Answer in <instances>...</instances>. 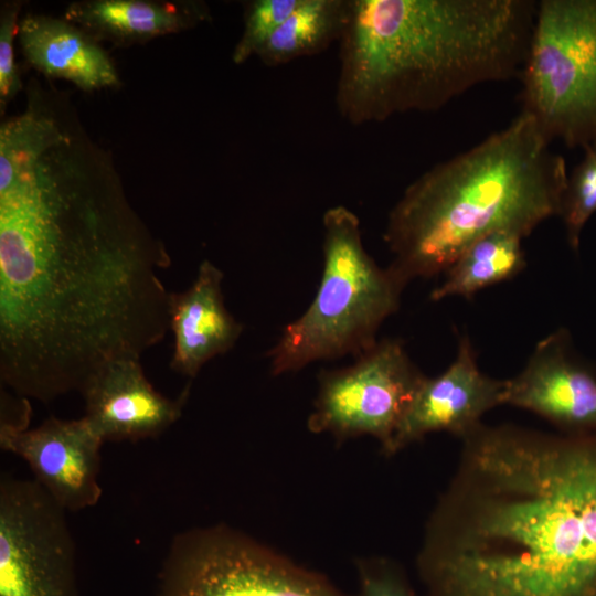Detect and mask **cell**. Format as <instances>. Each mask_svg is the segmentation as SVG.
I'll use <instances>...</instances> for the list:
<instances>
[{"mask_svg":"<svg viewBox=\"0 0 596 596\" xmlns=\"http://www.w3.org/2000/svg\"><path fill=\"white\" fill-rule=\"evenodd\" d=\"M66 512L34 479L1 476L0 596H77Z\"/></svg>","mask_w":596,"mask_h":596,"instance_id":"8","label":"cell"},{"mask_svg":"<svg viewBox=\"0 0 596 596\" xmlns=\"http://www.w3.org/2000/svg\"><path fill=\"white\" fill-rule=\"evenodd\" d=\"M164 244L117 175L53 116L0 128V376L22 398L81 393L170 329Z\"/></svg>","mask_w":596,"mask_h":596,"instance_id":"1","label":"cell"},{"mask_svg":"<svg viewBox=\"0 0 596 596\" xmlns=\"http://www.w3.org/2000/svg\"><path fill=\"white\" fill-rule=\"evenodd\" d=\"M302 0H254L246 6L244 28L235 45L232 60L235 64L245 63L260 49L300 6Z\"/></svg>","mask_w":596,"mask_h":596,"instance_id":"20","label":"cell"},{"mask_svg":"<svg viewBox=\"0 0 596 596\" xmlns=\"http://www.w3.org/2000/svg\"><path fill=\"white\" fill-rule=\"evenodd\" d=\"M351 0H302L257 54L267 66L318 54L339 42L349 21Z\"/></svg>","mask_w":596,"mask_h":596,"instance_id":"17","label":"cell"},{"mask_svg":"<svg viewBox=\"0 0 596 596\" xmlns=\"http://www.w3.org/2000/svg\"><path fill=\"white\" fill-rule=\"evenodd\" d=\"M355 567L360 588L356 596H417L403 568L387 557H361Z\"/></svg>","mask_w":596,"mask_h":596,"instance_id":"21","label":"cell"},{"mask_svg":"<svg viewBox=\"0 0 596 596\" xmlns=\"http://www.w3.org/2000/svg\"><path fill=\"white\" fill-rule=\"evenodd\" d=\"M502 405L529 411L563 434H596V368L561 328L540 340L523 369L505 380Z\"/></svg>","mask_w":596,"mask_h":596,"instance_id":"11","label":"cell"},{"mask_svg":"<svg viewBox=\"0 0 596 596\" xmlns=\"http://www.w3.org/2000/svg\"><path fill=\"white\" fill-rule=\"evenodd\" d=\"M18 39L28 63L45 76L70 81L83 91L119 84L108 54L65 19L28 14L19 22Z\"/></svg>","mask_w":596,"mask_h":596,"instance_id":"15","label":"cell"},{"mask_svg":"<svg viewBox=\"0 0 596 596\" xmlns=\"http://www.w3.org/2000/svg\"><path fill=\"white\" fill-rule=\"evenodd\" d=\"M525 265L521 236L510 232L486 235L444 273V280L429 298L433 301L449 297L471 298L485 288L513 278Z\"/></svg>","mask_w":596,"mask_h":596,"instance_id":"18","label":"cell"},{"mask_svg":"<svg viewBox=\"0 0 596 596\" xmlns=\"http://www.w3.org/2000/svg\"><path fill=\"white\" fill-rule=\"evenodd\" d=\"M323 270L307 310L268 351L273 375L320 360L359 356L376 344L381 324L400 307L406 285L365 251L360 220L344 205L322 217Z\"/></svg>","mask_w":596,"mask_h":596,"instance_id":"5","label":"cell"},{"mask_svg":"<svg viewBox=\"0 0 596 596\" xmlns=\"http://www.w3.org/2000/svg\"><path fill=\"white\" fill-rule=\"evenodd\" d=\"M505 380L485 374L467 334L460 336L456 358L434 377L424 376L385 451L390 457L436 432L462 439L490 409L502 405Z\"/></svg>","mask_w":596,"mask_h":596,"instance_id":"12","label":"cell"},{"mask_svg":"<svg viewBox=\"0 0 596 596\" xmlns=\"http://www.w3.org/2000/svg\"><path fill=\"white\" fill-rule=\"evenodd\" d=\"M103 444L84 416H51L33 428L28 424H0L1 449L23 459L33 479L67 512L92 508L99 501Z\"/></svg>","mask_w":596,"mask_h":596,"instance_id":"10","label":"cell"},{"mask_svg":"<svg viewBox=\"0 0 596 596\" xmlns=\"http://www.w3.org/2000/svg\"><path fill=\"white\" fill-rule=\"evenodd\" d=\"M583 150V159L567 177L560 214L567 243L575 253L587 221L596 213V141Z\"/></svg>","mask_w":596,"mask_h":596,"instance_id":"19","label":"cell"},{"mask_svg":"<svg viewBox=\"0 0 596 596\" xmlns=\"http://www.w3.org/2000/svg\"><path fill=\"white\" fill-rule=\"evenodd\" d=\"M550 143L521 111L505 128L419 175L389 214V268L404 285L437 276L486 235L523 238L560 216L568 173Z\"/></svg>","mask_w":596,"mask_h":596,"instance_id":"4","label":"cell"},{"mask_svg":"<svg viewBox=\"0 0 596 596\" xmlns=\"http://www.w3.org/2000/svg\"><path fill=\"white\" fill-rule=\"evenodd\" d=\"M536 3L351 0L339 41L338 113L355 126L381 123L520 75Z\"/></svg>","mask_w":596,"mask_h":596,"instance_id":"3","label":"cell"},{"mask_svg":"<svg viewBox=\"0 0 596 596\" xmlns=\"http://www.w3.org/2000/svg\"><path fill=\"white\" fill-rule=\"evenodd\" d=\"M416 557L424 596H596V434L481 423Z\"/></svg>","mask_w":596,"mask_h":596,"instance_id":"2","label":"cell"},{"mask_svg":"<svg viewBox=\"0 0 596 596\" xmlns=\"http://www.w3.org/2000/svg\"><path fill=\"white\" fill-rule=\"evenodd\" d=\"M83 415L105 441H138L163 434L181 416L187 387L169 398L151 385L139 360L119 359L104 365L81 392Z\"/></svg>","mask_w":596,"mask_h":596,"instance_id":"13","label":"cell"},{"mask_svg":"<svg viewBox=\"0 0 596 596\" xmlns=\"http://www.w3.org/2000/svg\"><path fill=\"white\" fill-rule=\"evenodd\" d=\"M209 15L207 7L200 2L92 0L72 3L64 19L94 39L129 44L183 31Z\"/></svg>","mask_w":596,"mask_h":596,"instance_id":"16","label":"cell"},{"mask_svg":"<svg viewBox=\"0 0 596 596\" xmlns=\"http://www.w3.org/2000/svg\"><path fill=\"white\" fill-rule=\"evenodd\" d=\"M423 375L397 339L377 341L353 364L321 371L308 428L338 441L369 435L387 450Z\"/></svg>","mask_w":596,"mask_h":596,"instance_id":"9","label":"cell"},{"mask_svg":"<svg viewBox=\"0 0 596 596\" xmlns=\"http://www.w3.org/2000/svg\"><path fill=\"white\" fill-rule=\"evenodd\" d=\"M20 4L12 2L2 7L0 14V105L1 111L21 89V81L14 58L13 41L18 34Z\"/></svg>","mask_w":596,"mask_h":596,"instance_id":"22","label":"cell"},{"mask_svg":"<svg viewBox=\"0 0 596 596\" xmlns=\"http://www.w3.org/2000/svg\"><path fill=\"white\" fill-rule=\"evenodd\" d=\"M157 596H354L226 524L189 529L171 541Z\"/></svg>","mask_w":596,"mask_h":596,"instance_id":"7","label":"cell"},{"mask_svg":"<svg viewBox=\"0 0 596 596\" xmlns=\"http://www.w3.org/2000/svg\"><path fill=\"white\" fill-rule=\"evenodd\" d=\"M522 109L550 142L596 141V0H542L521 71Z\"/></svg>","mask_w":596,"mask_h":596,"instance_id":"6","label":"cell"},{"mask_svg":"<svg viewBox=\"0 0 596 596\" xmlns=\"http://www.w3.org/2000/svg\"><path fill=\"white\" fill-rule=\"evenodd\" d=\"M223 273L204 260L193 284L182 292L170 294V329L174 348L170 366L195 377L202 366L230 351L243 331L226 309L222 294Z\"/></svg>","mask_w":596,"mask_h":596,"instance_id":"14","label":"cell"}]
</instances>
